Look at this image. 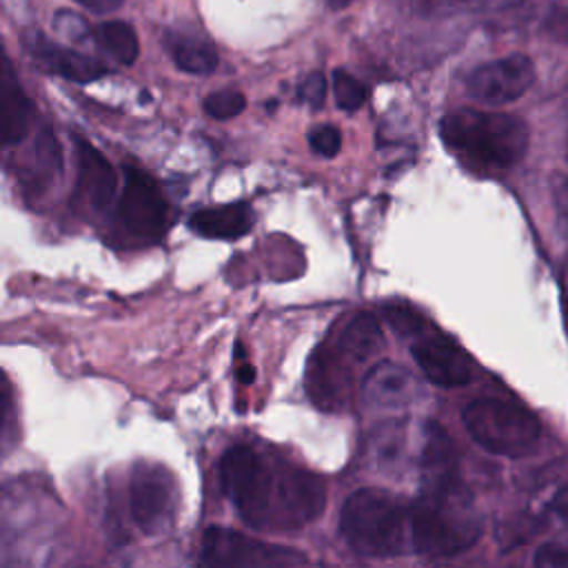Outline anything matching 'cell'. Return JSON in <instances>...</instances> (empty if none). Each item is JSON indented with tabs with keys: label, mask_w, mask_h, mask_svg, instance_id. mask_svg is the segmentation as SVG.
I'll use <instances>...</instances> for the list:
<instances>
[{
	"label": "cell",
	"mask_w": 568,
	"mask_h": 568,
	"mask_svg": "<svg viewBox=\"0 0 568 568\" xmlns=\"http://www.w3.org/2000/svg\"><path fill=\"white\" fill-rule=\"evenodd\" d=\"M118 213L122 226L144 242H155L164 235L169 206L153 178L142 169H124V186Z\"/></svg>",
	"instance_id": "8"
},
{
	"label": "cell",
	"mask_w": 568,
	"mask_h": 568,
	"mask_svg": "<svg viewBox=\"0 0 568 568\" xmlns=\"http://www.w3.org/2000/svg\"><path fill=\"white\" fill-rule=\"evenodd\" d=\"M31 120V102L24 95L20 82L16 80L9 60L2 62V78H0V124H2V142L18 144L29 131Z\"/></svg>",
	"instance_id": "17"
},
{
	"label": "cell",
	"mask_w": 568,
	"mask_h": 568,
	"mask_svg": "<svg viewBox=\"0 0 568 568\" xmlns=\"http://www.w3.org/2000/svg\"><path fill=\"white\" fill-rule=\"evenodd\" d=\"M53 24H55L58 31H62V33H64L67 38H71V40H82V38H87V36L91 33L89 24H87L80 16H75V13H71V11H60V13L55 16Z\"/></svg>",
	"instance_id": "28"
},
{
	"label": "cell",
	"mask_w": 568,
	"mask_h": 568,
	"mask_svg": "<svg viewBox=\"0 0 568 568\" xmlns=\"http://www.w3.org/2000/svg\"><path fill=\"white\" fill-rule=\"evenodd\" d=\"M78 155V191L80 195L98 211L106 209L113 202L118 178L109 160L87 140L75 138Z\"/></svg>",
	"instance_id": "14"
},
{
	"label": "cell",
	"mask_w": 568,
	"mask_h": 568,
	"mask_svg": "<svg viewBox=\"0 0 568 568\" xmlns=\"http://www.w3.org/2000/svg\"><path fill=\"white\" fill-rule=\"evenodd\" d=\"M555 204H557V211L568 220V178L557 180V184H555Z\"/></svg>",
	"instance_id": "31"
},
{
	"label": "cell",
	"mask_w": 568,
	"mask_h": 568,
	"mask_svg": "<svg viewBox=\"0 0 568 568\" xmlns=\"http://www.w3.org/2000/svg\"><path fill=\"white\" fill-rule=\"evenodd\" d=\"M24 47L33 62L49 73L62 75L71 82H93L106 73V67L91 55H84L75 49L51 42L40 31H31L24 36Z\"/></svg>",
	"instance_id": "12"
},
{
	"label": "cell",
	"mask_w": 568,
	"mask_h": 568,
	"mask_svg": "<svg viewBox=\"0 0 568 568\" xmlns=\"http://www.w3.org/2000/svg\"><path fill=\"white\" fill-rule=\"evenodd\" d=\"M353 0H328V4H331V9H344V7H348Z\"/></svg>",
	"instance_id": "32"
},
{
	"label": "cell",
	"mask_w": 568,
	"mask_h": 568,
	"mask_svg": "<svg viewBox=\"0 0 568 568\" xmlns=\"http://www.w3.org/2000/svg\"><path fill=\"white\" fill-rule=\"evenodd\" d=\"M326 506L324 481L306 470L286 462H277V504L273 528L297 530L315 521Z\"/></svg>",
	"instance_id": "9"
},
{
	"label": "cell",
	"mask_w": 568,
	"mask_h": 568,
	"mask_svg": "<svg viewBox=\"0 0 568 568\" xmlns=\"http://www.w3.org/2000/svg\"><path fill=\"white\" fill-rule=\"evenodd\" d=\"M308 144L315 153L324 158H333L342 146V133L333 124H320L308 133Z\"/></svg>",
	"instance_id": "25"
},
{
	"label": "cell",
	"mask_w": 568,
	"mask_h": 568,
	"mask_svg": "<svg viewBox=\"0 0 568 568\" xmlns=\"http://www.w3.org/2000/svg\"><path fill=\"white\" fill-rule=\"evenodd\" d=\"M444 144L475 166L504 171L528 151V126L521 118L497 111L459 109L442 118Z\"/></svg>",
	"instance_id": "2"
},
{
	"label": "cell",
	"mask_w": 568,
	"mask_h": 568,
	"mask_svg": "<svg viewBox=\"0 0 568 568\" xmlns=\"http://www.w3.org/2000/svg\"><path fill=\"white\" fill-rule=\"evenodd\" d=\"M351 375L346 368V357L335 348H317L308 362L306 390L313 402L326 410L344 404L348 395Z\"/></svg>",
	"instance_id": "13"
},
{
	"label": "cell",
	"mask_w": 568,
	"mask_h": 568,
	"mask_svg": "<svg viewBox=\"0 0 568 568\" xmlns=\"http://www.w3.org/2000/svg\"><path fill=\"white\" fill-rule=\"evenodd\" d=\"M166 51L171 53L175 67L184 73L206 75L217 67V51L211 42L200 36L186 33H169L164 38Z\"/></svg>",
	"instance_id": "19"
},
{
	"label": "cell",
	"mask_w": 568,
	"mask_h": 568,
	"mask_svg": "<svg viewBox=\"0 0 568 568\" xmlns=\"http://www.w3.org/2000/svg\"><path fill=\"white\" fill-rule=\"evenodd\" d=\"M535 566L544 568H564L568 566V539H552L541 544L532 557Z\"/></svg>",
	"instance_id": "26"
},
{
	"label": "cell",
	"mask_w": 568,
	"mask_h": 568,
	"mask_svg": "<svg viewBox=\"0 0 568 568\" xmlns=\"http://www.w3.org/2000/svg\"><path fill=\"white\" fill-rule=\"evenodd\" d=\"M339 532L362 557H395L404 552L410 513L379 488L355 490L342 506Z\"/></svg>",
	"instance_id": "3"
},
{
	"label": "cell",
	"mask_w": 568,
	"mask_h": 568,
	"mask_svg": "<svg viewBox=\"0 0 568 568\" xmlns=\"http://www.w3.org/2000/svg\"><path fill=\"white\" fill-rule=\"evenodd\" d=\"M462 422L484 450L513 459L532 453L541 435V426L530 410L495 397L470 402Z\"/></svg>",
	"instance_id": "5"
},
{
	"label": "cell",
	"mask_w": 568,
	"mask_h": 568,
	"mask_svg": "<svg viewBox=\"0 0 568 568\" xmlns=\"http://www.w3.org/2000/svg\"><path fill=\"white\" fill-rule=\"evenodd\" d=\"M550 510H552L555 517H559V519L568 526V484L561 486V488L555 493V497H552V501H550Z\"/></svg>",
	"instance_id": "29"
},
{
	"label": "cell",
	"mask_w": 568,
	"mask_h": 568,
	"mask_svg": "<svg viewBox=\"0 0 568 568\" xmlns=\"http://www.w3.org/2000/svg\"><path fill=\"white\" fill-rule=\"evenodd\" d=\"M222 484L237 515L257 530L273 528L277 499V462H266L246 444L231 446L222 457Z\"/></svg>",
	"instance_id": "4"
},
{
	"label": "cell",
	"mask_w": 568,
	"mask_h": 568,
	"mask_svg": "<svg viewBox=\"0 0 568 568\" xmlns=\"http://www.w3.org/2000/svg\"><path fill=\"white\" fill-rule=\"evenodd\" d=\"M382 346L384 335L379 322L368 311L355 313L337 335V351L355 364L371 359L375 353H379Z\"/></svg>",
	"instance_id": "18"
},
{
	"label": "cell",
	"mask_w": 568,
	"mask_h": 568,
	"mask_svg": "<svg viewBox=\"0 0 568 568\" xmlns=\"http://www.w3.org/2000/svg\"><path fill=\"white\" fill-rule=\"evenodd\" d=\"M189 226L209 240H237L253 229V211L244 202L209 206L193 213Z\"/></svg>",
	"instance_id": "15"
},
{
	"label": "cell",
	"mask_w": 568,
	"mask_h": 568,
	"mask_svg": "<svg viewBox=\"0 0 568 568\" xmlns=\"http://www.w3.org/2000/svg\"><path fill=\"white\" fill-rule=\"evenodd\" d=\"M535 80V67L528 55L513 53L479 64L466 78V91L473 100L490 106L508 104L521 98Z\"/></svg>",
	"instance_id": "10"
},
{
	"label": "cell",
	"mask_w": 568,
	"mask_h": 568,
	"mask_svg": "<svg viewBox=\"0 0 568 568\" xmlns=\"http://www.w3.org/2000/svg\"><path fill=\"white\" fill-rule=\"evenodd\" d=\"M410 353L426 379L435 386L453 388L466 386L475 379V366L470 357L448 337L419 335V339L413 342Z\"/></svg>",
	"instance_id": "11"
},
{
	"label": "cell",
	"mask_w": 568,
	"mask_h": 568,
	"mask_svg": "<svg viewBox=\"0 0 568 568\" xmlns=\"http://www.w3.org/2000/svg\"><path fill=\"white\" fill-rule=\"evenodd\" d=\"M246 106V98L235 89H220L204 98V111L215 120H229L242 113Z\"/></svg>",
	"instance_id": "24"
},
{
	"label": "cell",
	"mask_w": 568,
	"mask_h": 568,
	"mask_svg": "<svg viewBox=\"0 0 568 568\" xmlns=\"http://www.w3.org/2000/svg\"><path fill=\"white\" fill-rule=\"evenodd\" d=\"M75 2L93 13H111V11L120 9L124 0H75Z\"/></svg>",
	"instance_id": "30"
},
{
	"label": "cell",
	"mask_w": 568,
	"mask_h": 568,
	"mask_svg": "<svg viewBox=\"0 0 568 568\" xmlns=\"http://www.w3.org/2000/svg\"><path fill=\"white\" fill-rule=\"evenodd\" d=\"M479 535V513L457 470L426 475L424 490L410 506L413 548L422 555H457Z\"/></svg>",
	"instance_id": "1"
},
{
	"label": "cell",
	"mask_w": 568,
	"mask_h": 568,
	"mask_svg": "<svg viewBox=\"0 0 568 568\" xmlns=\"http://www.w3.org/2000/svg\"><path fill=\"white\" fill-rule=\"evenodd\" d=\"M98 44L120 64H133L138 60L140 53V44H138V36L133 31L131 24L122 22V20H109L98 24V29L93 31Z\"/></svg>",
	"instance_id": "20"
},
{
	"label": "cell",
	"mask_w": 568,
	"mask_h": 568,
	"mask_svg": "<svg viewBox=\"0 0 568 568\" xmlns=\"http://www.w3.org/2000/svg\"><path fill=\"white\" fill-rule=\"evenodd\" d=\"M364 399L379 408H397L408 404L413 393L410 373L393 362H379L364 377Z\"/></svg>",
	"instance_id": "16"
},
{
	"label": "cell",
	"mask_w": 568,
	"mask_h": 568,
	"mask_svg": "<svg viewBox=\"0 0 568 568\" xmlns=\"http://www.w3.org/2000/svg\"><path fill=\"white\" fill-rule=\"evenodd\" d=\"M333 93H335V102L342 111H355L366 100L364 84L344 69L333 71Z\"/></svg>",
	"instance_id": "23"
},
{
	"label": "cell",
	"mask_w": 568,
	"mask_h": 568,
	"mask_svg": "<svg viewBox=\"0 0 568 568\" xmlns=\"http://www.w3.org/2000/svg\"><path fill=\"white\" fill-rule=\"evenodd\" d=\"M197 561L202 566H297L304 564L306 557L295 548L215 526L206 528Z\"/></svg>",
	"instance_id": "6"
},
{
	"label": "cell",
	"mask_w": 568,
	"mask_h": 568,
	"mask_svg": "<svg viewBox=\"0 0 568 568\" xmlns=\"http://www.w3.org/2000/svg\"><path fill=\"white\" fill-rule=\"evenodd\" d=\"M519 0H410L415 13L424 18H448L459 13L499 11L517 4Z\"/></svg>",
	"instance_id": "21"
},
{
	"label": "cell",
	"mask_w": 568,
	"mask_h": 568,
	"mask_svg": "<svg viewBox=\"0 0 568 568\" xmlns=\"http://www.w3.org/2000/svg\"><path fill=\"white\" fill-rule=\"evenodd\" d=\"M300 98L313 106V109H320L324 104V98H326V80L320 71H313L308 73L302 84H300Z\"/></svg>",
	"instance_id": "27"
},
{
	"label": "cell",
	"mask_w": 568,
	"mask_h": 568,
	"mask_svg": "<svg viewBox=\"0 0 568 568\" xmlns=\"http://www.w3.org/2000/svg\"><path fill=\"white\" fill-rule=\"evenodd\" d=\"M382 315L384 320L388 322V326L402 335V337H419L424 335V328H426V322L424 317L408 304H397V302H390V304H384L382 306Z\"/></svg>",
	"instance_id": "22"
},
{
	"label": "cell",
	"mask_w": 568,
	"mask_h": 568,
	"mask_svg": "<svg viewBox=\"0 0 568 568\" xmlns=\"http://www.w3.org/2000/svg\"><path fill=\"white\" fill-rule=\"evenodd\" d=\"M129 508L138 528L146 535H162L175 515V481L158 464H135L129 481Z\"/></svg>",
	"instance_id": "7"
}]
</instances>
